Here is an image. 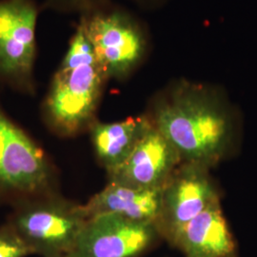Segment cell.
I'll return each mask as SVG.
<instances>
[{"mask_svg": "<svg viewBox=\"0 0 257 257\" xmlns=\"http://www.w3.org/2000/svg\"><path fill=\"white\" fill-rule=\"evenodd\" d=\"M152 125L149 116L112 123H92L90 127L92 146L107 172L121 165L128 158Z\"/></svg>", "mask_w": 257, "mask_h": 257, "instance_id": "12", "label": "cell"}, {"mask_svg": "<svg viewBox=\"0 0 257 257\" xmlns=\"http://www.w3.org/2000/svg\"><path fill=\"white\" fill-rule=\"evenodd\" d=\"M181 163L174 145L152 125L128 158L108 172L109 181L138 189L162 188Z\"/></svg>", "mask_w": 257, "mask_h": 257, "instance_id": "9", "label": "cell"}, {"mask_svg": "<svg viewBox=\"0 0 257 257\" xmlns=\"http://www.w3.org/2000/svg\"><path fill=\"white\" fill-rule=\"evenodd\" d=\"M93 0H45L43 8L57 12H67L79 9Z\"/></svg>", "mask_w": 257, "mask_h": 257, "instance_id": "14", "label": "cell"}, {"mask_svg": "<svg viewBox=\"0 0 257 257\" xmlns=\"http://www.w3.org/2000/svg\"><path fill=\"white\" fill-rule=\"evenodd\" d=\"M35 254L10 224L0 228V257H26Z\"/></svg>", "mask_w": 257, "mask_h": 257, "instance_id": "13", "label": "cell"}, {"mask_svg": "<svg viewBox=\"0 0 257 257\" xmlns=\"http://www.w3.org/2000/svg\"><path fill=\"white\" fill-rule=\"evenodd\" d=\"M44 152L0 109V195H39L52 186Z\"/></svg>", "mask_w": 257, "mask_h": 257, "instance_id": "4", "label": "cell"}, {"mask_svg": "<svg viewBox=\"0 0 257 257\" xmlns=\"http://www.w3.org/2000/svg\"><path fill=\"white\" fill-rule=\"evenodd\" d=\"M162 238L155 224L114 214L90 217L80 231L71 257H140Z\"/></svg>", "mask_w": 257, "mask_h": 257, "instance_id": "6", "label": "cell"}, {"mask_svg": "<svg viewBox=\"0 0 257 257\" xmlns=\"http://www.w3.org/2000/svg\"><path fill=\"white\" fill-rule=\"evenodd\" d=\"M184 257H232L236 244L220 201L188 222L169 241Z\"/></svg>", "mask_w": 257, "mask_h": 257, "instance_id": "10", "label": "cell"}, {"mask_svg": "<svg viewBox=\"0 0 257 257\" xmlns=\"http://www.w3.org/2000/svg\"><path fill=\"white\" fill-rule=\"evenodd\" d=\"M162 188L138 189L109 181L99 193L83 205L90 218L114 214L128 220L157 225L162 209Z\"/></svg>", "mask_w": 257, "mask_h": 257, "instance_id": "11", "label": "cell"}, {"mask_svg": "<svg viewBox=\"0 0 257 257\" xmlns=\"http://www.w3.org/2000/svg\"><path fill=\"white\" fill-rule=\"evenodd\" d=\"M220 201L209 168L182 162L163 187L162 209L157 229L170 241L188 222Z\"/></svg>", "mask_w": 257, "mask_h": 257, "instance_id": "8", "label": "cell"}, {"mask_svg": "<svg viewBox=\"0 0 257 257\" xmlns=\"http://www.w3.org/2000/svg\"><path fill=\"white\" fill-rule=\"evenodd\" d=\"M94 55L108 78H123L145 53V38L128 16L97 13L81 20Z\"/></svg>", "mask_w": 257, "mask_h": 257, "instance_id": "7", "label": "cell"}, {"mask_svg": "<svg viewBox=\"0 0 257 257\" xmlns=\"http://www.w3.org/2000/svg\"><path fill=\"white\" fill-rule=\"evenodd\" d=\"M153 125L176 149L182 162L211 168L231 152L237 124L229 104L202 85L178 83L155 104Z\"/></svg>", "mask_w": 257, "mask_h": 257, "instance_id": "1", "label": "cell"}, {"mask_svg": "<svg viewBox=\"0 0 257 257\" xmlns=\"http://www.w3.org/2000/svg\"><path fill=\"white\" fill-rule=\"evenodd\" d=\"M88 219L83 205L51 198L28 204L9 224L34 253L51 257L71 252Z\"/></svg>", "mask_w": 257, "mask_h": 257, "instance_id": "3", "label": "cell"}, {"mask_svg": "<svg viewBox=\"0 0 257 257\" xmlns=\"http://www.w3.org/2000/svg\"><path fill=\"white\" fill-rule=\"evenodd\" d=\"M38 9L32 0H0V78L31 90Z\"/></svg>", "mask_w": 257, "mask_h": 257, "instance_id": "5", "label": "cell"}, {"mask_svg": "<svg viewBox=\"0 0 257 257\" xmlns=\"http://www.w3.org/2000/svg\"><path fill=\"white\" fill-rule=\"evenodd\" d=\"M232 257H237V255H234V256H232Z\"/></svg>", "mask_w": 257, "mask_h": 257, "instance_id": "16", "label": "cell"}, {"mask_svg": "<svg viewBox=\"0 0 257 257\" xmlns=\"http://www.w3.org/2000/svg\"><path fill=\"white\" fill-rule=\"evenodd\" d=\"M107 79L80 22L45 100V115L54 130L74 136L90 128Z\"/></svg>", "mask_w": 257, "mask_h": 257, "instance_id": "2", "label": "cell"}, {"mask_svg": "<svg viewBox=\"0 0 257 257\" xmlns=\"http://www.w3.org/2000/svg\"><path fill=\"white\" fill-rule=\"evenodd\" d=\"M51 257H71L68 253H65V254H58V255H55V256Z\"/></svg>", "mask_w": 257, "mask_h": 257, "instance_id": "15", "label": "cell"}]
</instances>
